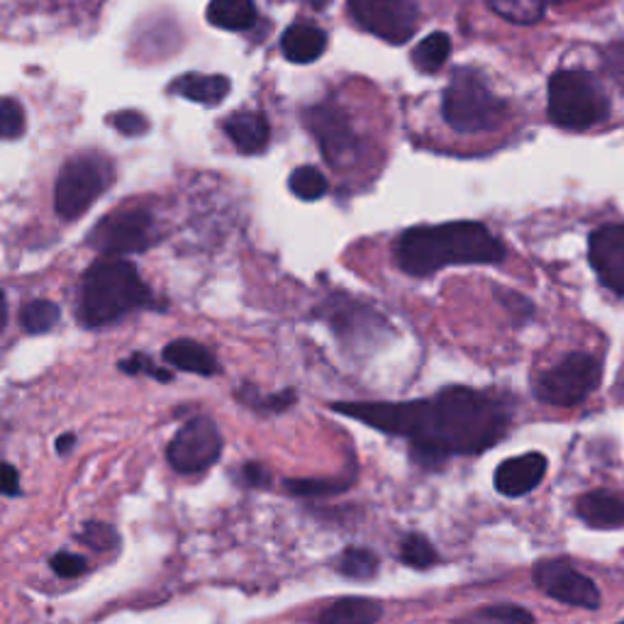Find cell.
<instances>
[{
	"instance_id": "35",
	"label": "cell",
	"mask_w": 624,
	"mask_h": 624,
	"mask_svg": "<svg viewBox=\"0 0 624 624\" xmlns=\"http://www.w3.org/2000/svg\"><path fill=\"white\" fill-rule=\"evenodd\" d=\"M0 492H5V496H18L20 492V476L15 466L0 464Z\"/></svg>"
},
{
	"instance_id": "36",
	"label": "cell",
	"mask_w": 624,
	"mask_h": 624,
	"mask_svg": "<svg viewBox=\"0 0 624 624\" xmlns=\"http://www.w3.org/2000/svg\"><path fill=\"white\" fill-rule=\"evenodd\" d=\"M245 480H247L249 486H266L269 484V474L264 470V466L249 464V466H245Z\"/></svg>"
},
{
	"instance_id": "17",
	"label": "cell",
	"mask_w": 624,
	"mask_h": 624,
	"mask_svg": "<svg viewBox=\"0 0 624 624\" xmlns=\"http://www.w3.org/2000/svg\"><path fill=\"white\" fill-rule=\"evenodd\" d=\"M229 89H232V83H229L227 76H220V73H213V76L183 73L169 86L171 93L185 98V101L211 105V107L220 105L227 98Z\"/></svg>"
},
{
	"instance_id": "34",
	"label": "cell",
	"mask_w": 624,
	"mask_h": 624,
	"mask_svg": "<svg viewBox=\"0 0 624 624\" xmlns=\"http://www.w3.org/2000/svg\"><path fill=\"white\" fill-rule=\"evenodd\" d=\"M120 368L127 371V374H139V371H149L151 376H157L159 381L163 383H169L173 376L169 374V371H161L157 366H151V359L149 356H141V354H135V356H129L125 361H120Z\"/></svg>"
},
{
	"instance_id": "33",
	"label": "cell",
	"mask_w": 624,
	"mask_h": 624,
	"mask_svg": "<svg viewBox=\"0 0 624 624\" xmlns=\"http://www.w3.org/2000/svg\"><path fill=\"white\" fill-rule=\"evenodd\" d=\"M86 558L83 556H76V554H69V552H59L57 556L52 558V568H54V574L61 576V578H76V576H81L86 571Z\"/></svg>"
},
{
	"instance_id": "27",
	"label": "cell",
	"mask_w": 624,
	"mask_h": 624,
	"mask_svg": "<svg viewBox=\"0 0 624 624\" xmlns=\"http://www.w3.org/2000/svg\"><path fill=\"white\" fill-rule=\"evenodd\" d=\"M339 574L349 578H371L378 571V556L371 549H361V546H352L347 549L337 561Z\"/></svg>"
},
{
	"instance_id": "39",
	"label": "cell",
	"mask_w": 624,
	"mask_h": 624,
	"mask_svg": "<svg viewBox=\"0 0 624 624\" xmlns=\"http://www.w3.org/2000/svg\"><path fill=\"white\" fill-rule=\"evenodd\" d=\"M622 624H624V622H622Z\"/></svg>"
},
{
	"instance_id": "30",
	"label": "cell",
	"mask_w": 624,
	"mask_h": 624,
	"mask_svg": "<svg viewBox=\"0 0 624 624\" xmlns=\"http://www.w3.org/2000/svg\"><path fill=\"white\" fill-rule=\"evenodd\" d=\"M344 488H347V484H339V480H317V478H291V480H286V490L293 492V496H298V498L327 496V492H339Z\"/></svg>"
},
{
	"instance_id": "16",
	"label": "cell",
	"mask_w": 624,
	"mask_h": 624,
	"mask_svg": "<svg viewBox=\"0 0 624 624\" xmlns=\"http://www.w3.org/2000/svg\"><path fill=\"white\" fill-rule=\"evenodd\" d=\"M225 133L242 155H259V151L269 147L271 125L269 120L257 111H239L227 117Z\"/></svg>"
},
{
	"instance_id": "11",
	"label": "cell",
	"mask_w": 624,
	"mask_h": 624,
	"mask_svg": "<svg viewBox=\"0 0 624 624\" xmlns=\"http://www.w3.org/2000/svg\"><path fill=\"white\" fill-rule=\"evenodd\" d=\"M534 583L544 595H549L564 605L595 610L600 605L598 586L564 558H549L534 566Z\"/></svg>"
},
{
	"instance_id": "29",
	"label": "cell",
	"mask_w": 624,
	"mask_h": 624,
	"mask_svg": "<svg viewBox=\"0 0 624 624\" xmlns=\"http://www.w3.org/2000/svg\"><path fill=\"white\" fill-rule=\"evenodd\" d=\"M25 133V111L15 98H0V137L18 139Z\"/></svg>"
},
{
	"instance_id": "24",
	"label": "cell",
	"mask_w": 624,
	"mask_h": 624,
	"mask_svg": "<svg viewBox=\"0 0 624 624\" xmlns=\"http://www.w3.org/2000/svg\"><path fill=\"white\" fill-rule=\"evenodd\" d=\"M488 5L492 13L510 20L514 25H532L542 20L546 0H488Z\"/></svg>"
},
{
	"instance_id": "32",
	"label": "cell",
	"mask_w": 624,
	"mask_h": 624,
	"mask_svg": "<svg viewBox=\"0 0 624 624\" xmlns=\"http://www.w3.org/2000/svg\"><path fill=\"white\" fill-rule=\"evenodd\" d=\"M107 123H111L120 135H127V137H139L145 135L149 129V120L137 113V111H123V113H115L107 117Z\"/></svg>"
},
{
	"instance_id": "22",
	"label": "cell",
	"mask_w": 624,
	"mask_h": 624,
	"mask_svg": "<svg viewBox=\"0 0 624 624\" xmlns=\"http://www.w3.org/2000/svg\"><path fill=\"white\" fill-rule=\"evenodd\" d=\"M449 54H452V39H449L444 32H432L430 37H424L420 45L415 47L412 64L422 73H434L444 67Z\"/></svg>"
},
{
	"instance_id": "25",
	"label": "cell",
	"mask_w": 624,
	"mask_h": 624,
	"mask_svg": "<svg viewBox=\"0 0 624 624\" xmlns=\"http://www.w3.org/2000/svg\"><path fill=\"white\" fill-rule=\"evenodd\" d=\"M456 624H534L532 612L527 608L520 605H490L480 608L476 612H470L464 620H458Z\"/></svg>"
},
{
	"instance_id": "21",
	"label": "cell",
	"mask_w": 624,
	"mask_h": 624,
	"mask_svg": "<svg viewBox=\"0 0 624 624\" xmlns=\"http://www.w3.org/2000/svg\"><path fill=\"white\" fill-rule=\"evenodd\" d=\"M207 20L220 30L242 32L257 25V8L251 0H211Z\"/></svg>"
},
{
	"instance_id": "5",
	"label": "cell",
	"mask_w": 624,
	"mask_h": 624,
	"mask_svg": "<svg viewBox=\"0 0 624 624\" xmlns=\"http://www.w3.org/2000/svg\"><path fill=\"white\" fill-rule=\"evenodd\" d=\"M610 115V101L586 71H556L549 81V117L558 127L588 129Z\"/></svg>"
},
{
	"instance_id": "4",
	"label": "cell",
	"mask_w": 624,
	"mask_h": 624,
	"mask_svg": "<svg viewBox=\"0 0 624 624\" xmlns=\"http://www.w3.org/2000/svg\"><path fill=\"white\" fill-rule=\"evenodd\" d=\"M442 113L446 125L462 135L492 133L508 120V103L492 93L476 71L458 69L446 86Z\"/></svg>"
},
{
	"instance_id": "31",
	"label": "cell",
	"mask_w": 624,
	"mask_h": 624,
	"mask_svg": "<svg viewBox=\"0 0 624 624\" xmlns=\"http://www.w3.org/2000/svg\"><path fill=\"white\" fill-rule=\"evenodd\" d=\"M81 542L89 544L91 549L98 552H105V549H113L117 544V534L111 527V524H103V522H89L86 527L81 530Z\"/></svg>"
},
{
	"instance_id": "15",
	"label": "cell",
	"mask_w": 624,
	"mask_h": 624,
	"mask_svg": "<svg viewBox=\"0 0 624 624\" xmlns=\"http://www.w3.org/2000/svg\"><path fill=\"white\" fill-rule=\"evenodd\" d=\"M576 514L588 527H624V490H590L578 498Z\"/></svg>"
},
{
	"instance_id": "9",
	"label": "cell",
	"mask_w": 624,
	"mask_h": 624,
	"mask_svg": "<svg viewBox=\"0 0 624 624\" xmlns=\"http://www.w3.org/2000/svg\"><path fill=\"white\" fill-rule=\"evenodd\" d=\"M89 242L107 257L137 254L155 242V223L145 211H120L95 225Z\"/></svg>"
},
{
	"instance_id": "12",
	"label": "cell",
	"mask_w": 624,
	"mask_h": 624,
	"mask_svg": "<svg viewBox=\"0 0 624 624\" xmlns=\"http://www.w3.org/2000/svg\"><path fill=\"white\" fill-rule=\"evenodd\" d=\"M308 120L310 133L315 135L317 147L322 149V155L327 161L334 163V167H342L344 161L354 157L356 151V135L352 125H349L347 115L339 111L332 103L315 105L313 111L305 115Z\"/></svg>"
},
{
	"instance_id": "3",
	"label": "cell",
	"mask_w": 624,
	"mask_h": 624,
	"mask_svg": "<svg viewBox=\"0 0 624 624\" xmlns=\"http://www.w3.org/2000/svg\"><path fill=\"white\" fill-rule=\"evenodd\" d=\"M149 291L127 259L107 257L86 271L79 298V320L86 327L111 325L147 305Z\"/></svg>"
},
{
	"instance_id": "8",
	"label": "cell",
	"mask_w": 624,
	"mask_h": 624,
	"mask_svg": "<svg viewBox=\"0 0 624 624\" xmlns=\"http://www.w3.org/2000/svg\"><path fill=\"white\" fill-rule=\"evenodd\" d=\"M349 13L371 35L405 45L418 32L420 13L415 0H349Z\"/></svg>"
},
{
	"instance_id": "19",
	"label": "cell",
	"mask_w": 624,
	"mask_h": 624,
	"mask_svg": "<svg viewBox=\"0 0 624 624\" xmlns=\"http://www.w3.org/2000/svg\"><path fill=\"white\" fill-rule=\"evenodd\" d=\"M163 361L195 376H213L217 371L215 356L203 344L193 342V339H177V342H171L163 349Z\"/></svg>"
},
{
	"instance_id": "38",
	"label": "cell",
	"mask_w": 624,
	"mask_h": 624,
	"mask_svg": "<svg viewBox=\"0 0 624 624\" xmlns=\"http://www.w3.org/2000/svg\"><path fill=\"white\" fill-rule=\"evenodd\" d=\"M5 322H8V305H5L3 291H0V332L5 330Z\"/></svg>"
},
{
	"instance_id": "13",
	"label": "cell",
	"mask_w": 624,
	"mask_h": 624,
	"mask_svg": "<svg viewBox=\"0 0 624 624\" xmlns=\"http://www.w3.org/2000/svg\"><path fill=\"white\" fill-rule=\"evenodd\" d=\"M590 264L610 291L624 295V225L595 229L590 237Z\"/></svg>"
},
{
	"instance_id": "20",
	"label": "cell",
	"mask_w": 624,
	"mask_h": 624,
	"mask_svg": "<svg viewBox=\"0 0 624 624\" xmlns=\"http://www.w3.org/2000/svg\"><path fill=\"white\" fill-rule=\"evenodd\" d=\"M381 612V602L376 600L342 598L322 612L320 624H376Z\"/></svg>"
},
{
	"instance_id": "1",
	"label": "cell",
	"mask_w": 624,
	"mask_h": 624,
	"mask_svg": "<svg viewBox=\"0 0 624 624\" xmlns=\"http://www.w3.org/2000/svg\"><path fill=\"white\" fill-rule=\"evenodd\" d=\"M349 415L381 432L408 436L410 454L422 466H440L454 454H478L508 430V410L488 393L452 388L432 400L339 402Z\"/></svg>"
},
{
	"instance_id": "18",
	"label": "cell",
	"mask_w": 624,
	"mask_h": 624,
	"mask_svg": "<svg viewBox=\"0 0 624 624\" xmlns=\"http://www.w3.org/2000/svg\"><path fill=\"white\" fill-rule=\"evenodd\" d=\"M327 49V35L320 27L293 25L281 37L283 57L293 64H313Z\"/></svg>"
},
{
	"instance_id": "7",
	"label": "cell",
	"mask_w": 624,
	"mask_h": 624,
	"mask_svg": "<svg viewBox=\"0 0 624 624\" xmlns=\"http://www.w3.org/2000/svg\"><path fill=\"white\" fill-rule=\"evenodd\" d=\"M111 183V167L103 159L79 155L64 163L57 181V213L64 220H79L89 207L101 198Z\"/></svg>"
},
{
	"instance_id": "37",
	"label": "cell",
	"mask_w": 624,
	"mask_h": 624,
	"mask_svg": "<svg viewBox=\"0 0 624 624\" xmlns=\"http://www.w3.org/2000/svg\"><path fill=\"white\" fill-rule=\"evenodd\" d=\"M73 444H76V436H73V434H61L59 442H57V452H59V454H67V452H71Z\"/></svg>"
},
{
	"instance_id": "28",
	"label": "cell",
	"mask_w": 624,
	"mask_h": 624,
	"mask_svg": "<svg viewBox=\"0 0 624 624\" xmlns=\"http://www.w3.org/2000/svg\"><path fill=\"white\" fill-rule=\"evenodd\" d=\"M400 558L402 564H408L412 568H430L436 564V552L434 546L424 540L420 534L405 536V542L400 546Z\"/></svg>"
},
{
	"instance_id": "6",
	"label": "cell",
	"mask_w": 624,
	"mask_h": 624,
	"mask_svg": "<svg viewBox=\"0 0 624 624\" xmlns=\"http://www.w3.org/2000/svg\"><path fill=\"white\" fill-rule=\"evenodd\" d=\"M600 376L602 368L595 356L583 352L568 354L536 378L534 396L546 405H556V408H574L598 388Z\"/></svg>"
},
{
	"instance_id": "2",
	"label": "cell",
	"mask_w": 624,
	"mask_h": 624,
	"mask_svg": "<svg viewBox=\"0 0 624 624\" xmlns=\"http://www.w3.org/2000/svg\"><path fill=\"white\" fill-rule=\"evenodd\" d=\"M506 249L480 223L412 227L396 242L398 266L410 276H430L444 266L498 264Z\"/></svg>"
},
{
	"instance_id": "23",
	"label": "cell",
	"mask_w": 624,
	"mask_h": 624,
	"mask_svg": "<svg viewBox=\"0 0 624 624\" xmlns=\"http://www.w3.org/2000/svg\"><path fill=\"white\" fill-rule=\"evenodd\" d=\"M61 317V310L57 303L52 300H32L25 303L23 310H20V325L30 334H45L54 330Z\"/></svg>"
},
{
	"instance_id": "10",
	"label": "cell",
	"mask_w": 624,
	"mask_h": 624,
	"mask_svg": "<svg viewBox=\"0 0 624 624\" xmlns=\"http://www.w3.org/2000/svg\"><path fill=\"white\" fill-rule=\"evenodd\" d=\"M220 452L223 436L217 427L211 420L195 418L173 436L167 446V458L179 474H203L220 458Z\"/></svg>"
},
{
	"instance_id": "26",
	"label": "cell",
	"mask_w": 624,
	"mask_h": 624,
	"mask_svg": "<svg viewBox=\"0 0 624 624\" xmlns=\"http://www.w3.org/2000/svg\"><path fill=\"white\" fill-rule=\"evenodd\" d=\"M288 189L300 201H320L327 193V179L315 167H298L291 173Z\"/></svg>"
},
{
	"instance_id": "14",
	"label": "cell",
	"mask_w": 624,
	"mask_h": 624,
	"mask_svg": "<svg viewBox=\"0 0 624 624\" xmlns=\"http://www.w3.org/2000/svg\"><path fill=\"white\" fill-rule=\"evenodd\" d=\"M546 468H549V462L536 452L508 458L496 470V488L506 498H522L542 484Z\"/></svg>"
}]
</instances>
